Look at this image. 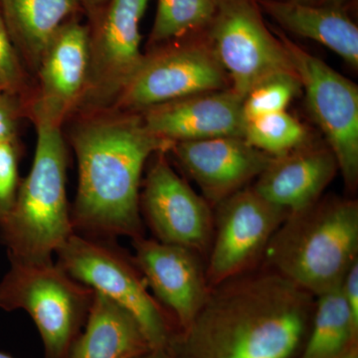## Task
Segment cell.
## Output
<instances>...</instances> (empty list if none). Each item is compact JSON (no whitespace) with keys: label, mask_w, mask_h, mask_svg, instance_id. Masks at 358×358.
I'll return each mask as SVG.
<instances>
[{"label":"cell","mask_w":358,"mask_h":358,"mask_svg":"<svg viewBox=\"0 0 358 358\" xmlns=\"http://www.w3.org/2000/svg\"><path fill=\"white\" fill-rule=\"evenodd\" d=\"M315 296L271 270L213 287L169 348L178 358H296L312 322Z\"/></svg>","instance_id":"6da1fadb"},{"label":"cell","mask_w":358,"mask_h":358,"mask_svg":"<svg viewBox=\"0 0 358 358\" xmlns=\"http://www.w3.org/2000/svg\"><path fill=\"white\" fill-rule=\"evenodd\" d=\"M76 115L69 134L78 164L74 232L107 239L145 236L141 176L148 160L169 152L174 143L150 134L138 113L109 109Z\"/></svg>","instance_id":"7a4b0ae2"},{"label":"cell","mask_w":358,"mask_h":358,"mask_svg":"<svg viewBox=\"0 0 358 358\" xmlns=\"http://www.w3.org/2000/svg\"><path fill=\"white\" fill-rule=\"evenodd\" d=\"M25 115L35 124L36 148L13 210L0 222V243L8 259L46 262L74 233L67 199L64 124L34 108H25Z\"/></svg>","instance_id":"3957f363"},{"label":"cell","mask_w":358,"mask_h":358,"mask_svg":"<svg viewBox=\"0 0 358 358\" xmlns=\"http://www.w3.org/2000/svg\"><path fill=\"white\" fill-rule=\"evenodd\" d=\"M264 260L268 270L315 298L338 286L358 260V202L327 197L289 213Z\"/></svg>","instance_id":"277c9868"},{"label":"cell","mask_w":358,"mask_h":358,"mask_svg":"<svg viewBox=\"0 0 358 358\" xmlns=\"http://www.w3.org/2000/svg\"><path fill=\"white\" fill-rule=\"evenodd\" d=\"M0 281V308L25 310L43 343L45 358H68L86 324L95 291L73 279L53 260L9 259Z\"/></svg>","instance_id":"5b68a950"},{"label":"cell","mask_w":358,"mask_h":358,"mask_svg":"<svg viewBox=\"0 0 358 358\" xmlns=\"http://www.w3.org/2000/svg\"><path fill=\"white\" fill-rule=\"evenodd\" d=\"M57 264L73 279L133 313L152 348H166L178 333L171 315L148 288L133 256L115 239L73 233L56 252Z\"/></svg>","instance_id":"8992f818"},{"label":"cell","mask_w":358,"mask_h":358,"mask_svg":"<svg viewBox=\"0 0 358 358\" xmlns=\"http://www.w3.org/2000/svg\"><path fill=\"white\" fill-rule=\"evenodd\" d=\"M207 43L240 98L278 73L296 72L281 40L268 29L258 0H217Z\"/></svg>","instance_id":"52a82bcc"},{"label":"cell","mask_w":358,"mask_h":358,"mask_svg":"<svg viewBox=\"0 0 358 358\" xmlns=\"http://www.w3.org/2000/svg\"><path fill=\"white\" fill-rule=\"evenodd\" d=\"M148 2L109 0L89 29L88 76L74 115L109 110L140 68V25Z\"/></svg>","instance_id":"ba28073f"},{"label":"cell","mask_w":358,"mask_h":358,"mask_svg":"<svg viewBox=\"0 0 358 358\" xmlns=\"http://www.w3.org/2000/svg\"><path fill=\"white\" fill-rule=\"evenodd\" d=\"M288 51L310 115L326 136L348 189L358 183V88L357 85L278 33Z\"/></svg>","instance_id":"9c48e42d"},{"label":"cell","mask_w":358,"mask_h":358,"mask_svg":"<svg viewBox=\"0 0 358 358\" xmlns=\"http://www.w3.org/2000/svg\"><path fill=\"white\" fill-rule=\"evenodd\" d=\"M289 214L253 187H245L216 204L206 265L209 287L251 272Z\"/></svg>","instance_id":"30bf717a"},{"label":"cell","mask_w":358,"mask_h":358,"mask_svg":"<svg viewBox=\"0 0 358 358\" xmlns=\"http://www.w3.org/2000/svg\"><path fill=\"white\" fill-rule=\"evenodd\" d=\"M227 78L207 41L171 45L145 55L110 109L141 113L160 103L228 89Z\"/></svg>","instance_id":"8fae6325"},{"label":"cell","mask_w":358,"mask_h":358,"mask_svg":"<svg viewBox=\"0 0 358 358\" xmlns=\"http://www.w3.org/2000/svg\"><path fill=\"white\" fill-rule=\"evenodd\" d=\"M155 154L141 192V217L155 239L208 254L213 234L211 205L176 173L166 157Z\"/></svg>","instance_id":"7c38bea8"},{"label":"cell","mask_w":358,"mask_h":358,"mask_svg":"<svg viewBox=\"0 0 358 358\" xmlns=\"http://www.w3.org/2000/svg\"><path fill=\"white\" fill-rule=\"evenodd\" d=\"M131 241L134 263L148 289L171 315L178 333L185 331L203 307L211 289L201 255L145 236Z\"/></svg>","instance_id":"4fadbf2b"},{"label":"cell","mask_w":358,"mask_h":358,"mask_svg":"<svg viewBox=\"0 0 358 358\" xmlns=\"http://www.w3.org/2000/svg\"><path fill=\"white\" fill-rule=\"evenodd\" d=\"M169 152L214 206L258 178L275 159L240 136L180 141Z\"/></svg>","instance_id":"5bb4252c"},{"label":"cell","mask_w":358,"mask_h":358,"mask_svg":"<svg viewBox=\"0 0 358 358\" xmlns=\"http://www.w3.org/2000/svg\"><path fill=\"white\" fill-rule=\"evenodd\" d=\"M89 68V28L69 20L45 50L35 76L38 88L25 98L34 108L63 122L76 112L83 96Z\"/></svg>","instance_id":"9a60e30c"},{"label":"cell","mask_w":358,"mask_h":358,"mask_svg":"<svg viewBox=\"0 0 358 358\" xmlns=\"http://www.w3.org/2000/svg\"><path fill=\"white\" fill-rule=\"evenodd\" d=\"M243 99L230 88L186 96L138 113L145 129L164 140L180 143L243 138Z\"/></svg>","instance_id":"2e32d148"},{"label":"cell","mask_w":358,"mask_h":358,"mask_svg":"<svg viewBox=\"0 0 358 358\" xmlns=\"http://www.w3.org/2000/svg\"><path fill=\"white\" fill-rule=\"evenodd\" d=\"M338 171L329 148L306 145L275 157L253 188L271 203L294 213L322 199Z\"/></svg>","instance_id":"e0dca14e"},{"label":"cell","mask_w":358,"mask_h":358,"mask_svg":"<svg viewBox=\"0 0 358 358\" xmlns=\"http://www.w3.org/2000/svg\"><path fill=\"white\" fill-rule=\"evenodd\" d=\"M150 348L133 313L95 291L86 324L68 358H136Z\"/></svg>","instance_id":"ac0fdd59"},{"label":"cell","mask_w":358,"mask_h":358,"mask_svg":"<svg viewBox=\"0 0 358 358\" xmlns=\"http://www.w3.org/2000/svg\"><path fill=\"white\" fill-rule=\"evenodd\" d=\"M258 3L285 29L324 45L357 69L358 28L338 6H313L294 0H258Z\"/></svg>","instance_id":"d6986e66"},{"label":"cell","mask_w":358,"mask_h":358,"mask_svg":"<svg viewBox=\"0 0 358 358\" xmlns=\"http://www.w3.org/2000/svg\"><path fill=\"white\" fill-rule=\"evenodd\" d=\"M78 7L79 0H0L11 41L34 76L47 47Z\"/></svg>","instance_id":"ffe728a7"},{"label":"cell","mask_w":358,"mask_h":358,"mask_svg":"<svg viewBox=\"0 0 358 358\" xmlns=\"http://www.w3.org/2000/svg\"><path fill=\"white\" fill-rule=\"evenodd\" d=\"M358 324L343 298L341 282L315 296L312 322L296 358H339L357 345Z\"/></svg>","instance_id":"44dd1931"},{"label":"cell","mask_w":358,"mask_h":358,"mask_svg":"<svg viewBox=\"0 0 358 358\" xmlns=\"http://www.w3.org/2000/svg\"><path fill=\"white\" fill-rule=\"evenodd\" d=\"M216 7L217 0H157L150 43H166L208 27Z\"/></svg>","instance_id":"7402d4cb"},{"label":"cell","mask_w":358,"mask_h":358,"mask_svg":"<svg viewBox=\"0 0 358 358\" xmlns=\"http://www.w3.org/2000/svg\"><path fill=\"white\" fill-rule=\"evenodd\" d=\"M243 138L257 150L278 157L308 145V134L300 121L284 110L247 121Z\"/></svg>","instance_id":"603a6c76"},{"label":"cell","mask_w":358,"mask_h":358,"mask_svg":"<svg viewBox=\"0 0 358 358\" xmlns=\"http://www.w3.org/2000/svg\"><path fill=\"white\" fill-rule=\"evenodd\" d=\"M296 72L278 73L254 87L243 99L245 121L262 115L284 112L301 92Z\"/></svg>","instance_id":"cb8c5ba5"},{"label":"cell","mask_w":358,"mask_h":358,"mask_svg":"<svg viewBox=\"0 0 358 358\" xmlns=\"http://www.w3.org/2000/svg\"><path fill=\"white\" fill-rule=\"evenodd\" d=\"M18 141L0 143V222L13 210L21 183Z\"/></svg>","instance_id":"d4e9b609"},{"label":"cell","mask_w":358,"mask_h":358,"mask_svg":"<svg viewBox=\"0 0 358 358\" xmlns=\"http://www.w3.org/2000/svg\"><path fill=\"white\" fill-rule=\"evenodd\" d=\"M0 74L6 80L14 94L26 96L27 79H26L25 68L9 36L1 9H0Z\"/></svg>","instance_id":"484cf974"},{"label":"cell","mask_w":358,"mask_h":358,"mask_svg":"<svg viewBox=\"0 0 358 358\" xmlns=\"http://www.w3.org/2000/svg\"><path fill=\"white\" fill-rule=\"evenodd\" d=\"M25 115L24 96L0 93V143L18 141L20 120Z\"/></svg>","instance_id":"4316f807"},{"label":"cell","mask_w":358,"mask_h":358,"mask_svg":"<svg viewBox=\"0 0 358 358\" xmlns=\"http://www.w3.org/2000/svg\"><path fill=\"white\" fill-rule=\"evenodd\" d=\"M341 291L353 319L358 324V260L350 266L343 277Z\"/></svg>","instance_id":"83f0119b"},{"label":"cell","mask_w":358,"mask_h":358,"mask_svg":"<svg viewBox=\"0 0 358 358\" xmlns=\"http://www.w3.org/2000/svg\"><path fill=\"white\" fill-rule=\"evenodd\" d=\"M136 358H178L174 355L173 350H171L169 346L166 348H152L148 350V352L141 353Z\"/></svg>","instance_id":"f1b7e54d"},{"label":"cell","mask_w":358,"mask_h":358,"mask_svg":"<svg viewBox=\"0 0 358 358\" xmlns=\"http://www.w3.org/2000/svg\"><path fill=\"white\" fill-rule=\"evenodd\" d=\"M339 358H358V343L350 348L343 357Z\"/></svg>","instance_id":"f546056e"},{"label":"cell","mask_w":358,"mask_h":358,"mask_svg":"<svg viewBox=\"0 0 358 358\" xmlns=\"http://www.w3.org/2000/svg\"><path fill=\"white\" fill-rule=\"evenodd\" d=\"M4 92H7V93H13L11 91L10 87H9L8 83H7L6 80L4 79V77L0 74V93H4Z\"/></svg>","instance_id":"4dcf8cb0"},{"label":"cell","mask_w":358,"mask_h":358,"mask_svg":"<svg viewBox=\"0 0 358 358\" xmlns=\"http://www.w3.org/2000/svg\"><path fill=\"white\" fill-rule=\"evenodd\" d=\"M0 358H14V357H11V355H7V353L0 352Z\"/></svg>","instance_id":"1f68e13d"},{"label":"cell","mask_w":358,"mask_h":358,"mask_svg":"<svg viewBox=\"0 0 358 358\" xmlns=\"http://www.w3.org/2000/svg\"><path fill=\"white\" fill-rule=\"evenodd\" d=\"M294 1L301 2V3H308L310 4L313 0H294Z\"/></svg>","instance_id":"d6a6232c"},{"label":"cell","mask_w":358,"mask_h":358,"mask_svg":"<svg viewBox=\"0 0 358 358\" xmlns=\"http://www.w3.org/2000/svg\"><path fill=\"white\" fill-rule=\"evenodd\" d=\"M89 1L91 2V3L95 4L102 1V0H89Z\"/></svg>","instance_id":"836d02e7"},{"label":"cell","mask_w":358,"mask_h":358,"mask_svg":"<svg viewBox=\"0 0 358 358\" xmlns=\"http://www.w3.org/2000/svg\"><path fill=\"white\" fill-rule=\"evenodd\" d=\"M324 1L327 2V3H331V2H336L338 1V0H324Z\"/></svg>","instance_id":"e575fe53"}]
</instances>
